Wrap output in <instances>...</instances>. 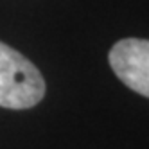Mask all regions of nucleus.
Returning <instances> with one entry per match:
<instances>
[{"label":"nucleus","instance_id":"nucleus-2","mask_svg":"<svg viewBox=\"0 0 149 149\" xmlns=\"http://www.w3.org/2000/svg\"><path fill=\"white\" fill-rule=\"evenodd\" d=\"M110 67L127 88L149 97V40L126 38L111 47Z\"/></svg>","mask_w":149,"mask_h":149},{"label":"nucleus","instance_id":"nucleus-1","mask_svg":"<svg viewBox=\"0 0 149 149\" xmlns=\"http://www.w3.org/2000/svg\"><path fill=\"white\" fill-rule=\"evenodd\" d=\"M45 95L41 72L24 54L0 41V106L27 110Z\"/></svg>","mask_w":149,"mask_h":149}]
</instances>
